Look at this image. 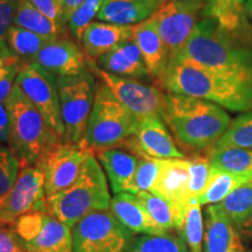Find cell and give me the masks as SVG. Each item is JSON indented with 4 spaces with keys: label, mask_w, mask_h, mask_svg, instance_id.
<instances>
[{
    "label": "cell",
    "mask_w": 252,
    "mask_h": 252,
    "mask_svg": "<svg viewBox=\"0 0 252 252\" xmlns=\"http://www.w3.org/2000/svg\"><path fill=\"white\" fill-rule=\"evenodd\" d=\"M204 4L206 2L165 0L153 14L157 30L169 56L179 52L190 37L202 19Z\"/></svg>",
    "instance_id": "4fadbf2b"
},
{
    "label": "cell",
    "mask_w": 252,
    "mask_h": 252,
    "mask_svg": "<svg viewBox=\"0 0 252 252\" xmlns=\"http://www.w3.org/2000/svg\"><path fill=\"white\" fill-rule=\"evenodd\" d=\"M189 160V196L197 200L202 194L214 171L209 160L204 158H193Z\"/></svg>",
    "instance_id": "74e56055"
},
{
    "label": "cell",
    "mask_w": 252,
    "mask_h": 252,
    "mask_svg": "<svg viewBox=\"0 0 252 252\" xmlns=\"http://www.w3.org/2000/svg\"><path fill=\"white\" fill-rule=\"evenodd\" d=\"M84 1H86V0H59L60 5H61V7L63 9V13H64L65 23L68 21V18L70 17L72 12Z\"/></svg>",
    "instance_id": "7bdbcfd3"
},
{
    "label": "cell",
    "mask_w": 252,
    "mask_h": 252,
    "mask_svg": "<svg viewBox=\"0 0 252 252\" xmlns=\"http://www.w3.org/2000/svg\"><path fill=\"white\" fill-rule=\"evenodd\" d=\"M71 235L72 252H124L134 237L109 209L83 217Z\"/></svg>",
    "instance_id": "ba28073f"
},
{
    "label": "cell",
    "mask_w": 252,
    "mask_h": 252,
    "mask_svg": "<svg viewBox=\"0 0 252 252\" xmlns=\"http://www.w3.org/2000/svg\"><path fill=\"white\" fill-rule=\"evenodd\" d=\"M15 252H28V251L25 250L23 247H20V245H19V248L17 249V251H15Z\"/></svg>",
    "instance_id": "7dc6e473"
},
{
    "label": "cell",
    "mask_w": 252,
    "mask_h": 252,
    "mask_svg": "<svg viewBox=\"0 0 252 252\" xmlns=\"http://www.w3.org/2000/svg\"><path fill=\"white\" fill-rule=\"evenodd\" d=\"M94 62L103 70L121 77L138 81L151 77L140 50L133 40L121 43Z\"/></svg>",
    "instance_id": "44dd1931"
},
{
    "label": "cell",
    "mask_w": 252,
    "mask_h": 252,
    "mask_svg": "<svg viewBox=\"0 0 252 252\" xmlns=\"http://www.w3.org/2000/svg\"><path fill=\"white\" fill-rule=\"evenodd\" d=\"M124 252H189V249L180 232L167 231L133 237Z\"/></svg>",
    "instance_id": "f546056e"
},
{
    "label": "cell",
    "mask_w": 252,
    "mask_h": 252,
    "mask_svg": "<svg viewBox=\"0 0 252 252\" xmlns=\"http://www.w3.org/2000/svg\"><path fill=\"white\" fill-rule=\"evenodd\" d=\"M151 193H154L172 203L186 207L191 202L189 196V160H163L156 184Z\"/></svg>",
    "instance_id": "d6986e66"
},
{
    "label": "cell",
    "mask_w": 252,
    "mask_h": 252,
    "mask_svg": "<svg viewBox=\"0 0 252 252\" xmlns=\"http://www.w3.org/2000/svg\"><path fill=\"white\" fill-rule=\"evenodd\" d=\"M9 138V117L6 103H0V145H7Z\"/></svg>",
    "instance_id": "b9f144b4"
},
{
    "label": "cell",
    "mask_w": 252,
    "mask_h": 252,
    "mask_svg": "<svg viewBox=\"0 0 252 252\" xmlns=\"http://www.w3.org/2000/svg\"><path fill=\"white\" fill-rule=\"evenodd\" d=\"M189 252H203L204 220L201 204L196 200L186 206L185 222L180 231Z\"/></svg>",
    "instance_id": "1f68e13d"
},
{
    "label": "cell",
    "mask_w": 252,
    "mask_h": 252,
    "mask_svg": "<svg viewBox=\"0 0 252 252\" xmlns=\"http://www.w3.org/2000/svg\"><path fill=\"white\" fill-rule=\"evenodd\" d=\"M9 117L8 146L21 167L42 168L50 154L63 141L17 86L6 102Z\"/></svg>",
    "instance_id": "277c9868"
},
{
    "label": "cell",
    "mask_w": 252,
    "mask_h": 252,
    "mask_svg": "<svg viewBox=\"0 0 252 252\" xmlns=\"http://www.w3.org/2000/svg\"><path fill=\"white\" fill-rule=\"evenodd\" d=\"M250 185H251V186H252V181H251V182H250Z\"/></svg>",
    "instance_id": "681fc988"
},
{
    "label": "cell",
    "mask_w": 252,
    "mask_h": 252,
    "mask_svg": "<svg viewBox=\"0 0 252 252\" xmlns=\"http://www.w3.org/2000/svg\"><path fill=\"white\" fill-rule=\"evenodd\" d=\"M138 124L139 119L105 84H97L82 147L94 152L122 146L134 133Z\"/></svg>",
    "instance_id": "8992f818"
},
{
    "label": "cell",
    "mask_w": 252,
    "mask_h": 252,
    "mask_svg": "<svg viewBox=\"0 0 252 252\" xmlns=\"http://www.w3.org/2000/svg\"><path fill=\"white\" fill-rule=\"evenodd\" d=\"M160 6L141 0H104L97 19L109 24L134 26L153 17Z\"/></svg>",
    "instance_id": "cb8c5ba5"
},
{
    "label": "cell",
    "mask_w": 252,
    "mask_h": 252,
    "mask_svg": "<svg viewBox=\"0 0 252 252\" xmlns=\"http://www.w3.org/2000/svg\"><path fill=\"white\" fill-rule=\"evenodd\" d=\"M130 152L149 159H186L161 116H150L139 121L134 133L122 145Z\"/></svg>",
    "instance_id": "5bb4252c"
},
{
    "label": "cell",
    "mask_w": 252,
    "mask_h": 252,
    "mask_svg": "<svg viewBox=\"0 0 252 252\" xmlns=\"http://www.w3.org/2000/svg\"><path fill=\"white\" fill-rule=\"evenodd\" d=\"M248 184H250L248 179L214 168L206 188L196 201L201 206L219 204L236 189Z\"/></svg>",
    "instance_id": "f1b7e54d"
},
{
    "label": "cell",
    "mask_w": 252,
    "mask_h": 252,
    "mask_svg": "<svg viewBox=\"0 0 252 252\" xmlns=\"http://www.w3.org/2000/svg\"><path fill=\"white\" fill-rule=\"evenodd\" d=\"M88 69L94 72V76L98 77L139 121L150 116L162 117L165 93L157 87L110 74L100 69L91 59L88 61Z\"/></svg>",
    "instance_id": "8fae6325"
},
{
    "label": "cell",
    "mask_w": 252,
    "mask_h": 252,
    "mask_svg": "<svg viewBox=\"0 0 252 252\" xmlns=\"http://www.w3.org/2000/svg\"><path fill=\"white\" fill-rule=\"evenodd\" d=\"M19 248L13 230L0 228V252H15Z\"/></svg>",
    "instance_id": "60d3db41"
},
{
    "label": "cell",
    "mask_w": 252,
    "mask_h": 252,
    "mask_svg": "<svg viewBox=\"0 0 252 252\" xmlns=\"http://www.w3.org/2000/svg\"><path fill=\"white\" fill-rule=\"evenodd\" d=\"M15 86L37 109L52 130L64 141V126L60 110L58 81L54 75L36 62L25 64L19 71Z\"/></svg>",
    "instance_id": "30bf717a"
},
{
    "label": "cell",
    "mask_w": 252,
    "mask_h": 252,
    "mask_svg": "<svg viewBox=\"0 0 252 252\" xmlns=\"http://www.w3.org/2000/svg\"><path fill=\"white\" fill-rule=\"evenodd\" d=\"M14 26L39 34L52 41L68 37V32L39 11L31 0H18Z\"/></svg>",
    "instance_id": "d4e9b609"
},
{
    "label": "cell",
    "mask_w": 252,
    "mask_h": 252,
    "mask_svg": "<svg viewBox=\"0 0 252 252\" xmlns=\"http://www.w3.org/2000/svg\"><path fill=\"white\" fill-rule=\"evenodd\" d=\"M133 37V26H122L94 21L89 25L82 36V49L88 58L96 61L100 56L109 53L110 50L123 42L132 40Z\"/></svg>",
    "instance_id": "7402d4cb"
},
{
    "label": "cell",
    "mask_w": 252,
    "mask_h": 252,
    "mask_svg": "<svg viewBox=\"0 0 252 252\" xmlns=\"http://www.w3.org/2000/svg\"><path fill=\"white\" fill-rule=\"evenodd\" d=\"M31 2L43 14L55 21L62 28L67 31V23H65L64 13L60 5L59 0H31ZM68 32V31H67Z\"/></svg>",
    "instance_id": "ab89813d"
},
{
    "label": "cell",
    "mask_w": 252,
    "mask_h": 252,
    "mask_svg": "<svg viewBox=\"0 0 252 252\" xmlns=\"http://www.w3.org/2000/svg\"><path fill=\"white\" fill-rule=\"evenodd\" d=\"M45 174L41 167L24 166L13 187L0 198V228L13 225L21 216L42 210Z\"/></svg>",
    "instance_id": "7c38bea8"
},
{
    "label": "cell",
    "mask_w": 252,
    "mask_h": 252,
    "mask_svg": "<svg viewBox=\"0 0 252 252\" xmlns=\"http://www.w3.org/2000/svg\"><path fill=\"white\" fill-rule=\"evenodd\" d=\"M245 13L252 20V0H244L243 2Z\"/></svg>",
    "instance_id": "ee69618b"
},
{
    "label": "cell",
    "mask_w": 252,
    "mask_h": 252,
    "mask_svg": "<svg viewBox=\"0 0 252 252\" xmlns=\"http://www.w3.org/2000/svg\"><path fill=\"white\" fill-rule=\"evenodd\" d=\"M207 159L213 168L252 181V150L241 147L210 149Z\"/></svg>",
    "instance_id": "83f0119b"
},
{
    "label": "cell",
    "mask_w": 252,
    "mask_h": 252,
    "mask_svg": "<svg viewBox=\"0 0 252 252\" xmlns=\"http://www.w3.org/2000/svg\"><path fill=\"white\" fill-rule=\"evenodd\" d=\"M18 243L28 252H72L71 228L43 212H31L14 223Z\"/></svg>",
    "instance_id": "9c48e42d"
},
{
    "label": "cell",
    "mask_w": 252,
    "mask_h": 252,
    "mask_svg": "<svg viewBox=\"0 0 252 252\" xmlns=\"http://www.w3.org/2000/svg\"><path fill=\"white\" fill-rule=\"evenodd\" d=\"M21 163L7 145H0V198L11 190L20 174Z\"/></svg>",
    "instance_id": "d590c367"
},
{
    "label": "cell",
    "mask_w": 252,
    "mask_h": 252,
    "mask_svg": "<svg viewBox=\"0 0 252 252\" xmlns=\"http://www.w3.org/2000/svg\"><path fill=\"white\" fill-rule=\"evenodd\" d=\"M132 40L137 43L140 50L150 76L161 82L166 74L169 53L159 35L152 17L134 25Z\"/></svg>",
    "instance_id": "ac0fdd59"
},
{
    "label": "cell",
    "mask_w": 252,
    "mask_h": 252,
    "mask_svg": "<svg viewBox=\"0 0 252 252\" xmlns=\"http://www.w3.org/2000/svg\"><path fill=\"white\" fill-rule=\"evenodd\" d=\"M163 160L140 158L138 160L133 181H132L131 193L137 194L139 191H151L156 184Z\"/></svg>",
    "instance_id": "8d00e7d4"
},
{
    "label": "cell",
    "mask_w": 252,
    "mask_h": 252,
    "mask_svg": "<svg viewBox=\"0 0 252 252\" xmlns=\"http://www.w3.org/2000/svg\"><path fill=\"white\" fill-rule=\"evenodd\" d=\"M20 59L13 54L7 42L0 41V103H6L15 86L19 71L24 67Z\"/></svg>",
    "instance_id": "836d02e7"
},
{
    "label": "cell",
    "mask_w": 252,
    "mask_h": 252,
    "mask_svg": "<svg viewBox=\"0 0 252 252\" xmlns=\"http://www.w3.org/2000/svg\"><path fill=\"white\" fill-rule=\"evenodd\" d=\"M89 58L74 40H52L40 50L34 60L40 67L58 77L70 76L87 70Z\"/></svg>",
    "instance_id": "2e32d148"
},
{
    "label": "cell",
    "mask_w": 252,
    "mask_h": 252,
    "mask_svg": "<svg viewBox=\"0 0 252 252\" xmlns=\"http://www.w3.org/2000/svg\"><path fill=\"white\" fill-rule=\"evenodd\" d=\"M141 1H146V2H154V4H160L161 5L165 0H141Z\"/></svg>",
    "instance_id": "bcb514c9"
},
{
    "label": "cell",
    "mask_w": 252,
    "mask_h": 252,
    "mask_svg": "<svg viewBox=\"0 0 252 252\" xmlns=\"http://www.w3.org/2000/svg\"><path fill=\"white\" fill-rule=\"evenodd\" d=\"M203 252H252L219 204H210L204 212Z\"/></svg>",
    "instance_id": "e0dca14e"
},
{
    "label": "cell",
    "mask_w": 252,
    "mask_h": 252,
    "mask_svg": "<svg viewBox=\"0 0 252 252\" xmlns=\"http://www.w3.org/2000/svg\"><path fill=\"white\" fill-rule=\"evenodd\" d=\"M18 0H0V41H5L11 28L14 26V17Z\"/></svg>",
    "instance_id": "f35d334b"
},
{
    "label": "cell",
    "mask_w": 252,
    "mask_h": 252,
    "mask_svg": "<svg viewBox=\"0 0 252 252\" xmlns=\"http://www.w3.org/2000/svg\"><path fill=\"white\" fill-rule=\"evenodd\" d=\"M109 210L125 228L133 234L158 235L167 232L153 222L137 194L130 191L115 194L110 202Z\"/></svg>",
    "instance_id": "ffe728a7"
},
{
    "label": "cell",
    "mask_w": 252,
    "mask_h": 252,
    "mask_svg": "<svg viewBox=\"0 0 252 252\" xmlns=\"http://www.w3.org/2000/svg\"><path fill=\"white\" fill-rule=\"evenodd\" d=\"M6 42L13 54L20 59L24 64H27L34 62L40 50L49 42V40L31 31L13 26L6 37Z\"/></svg>",
    "instance_id": "4dcf8cb0"
},
{
    "label": "cell",
    "mask_w": 252,
    "mask_h": 252,
    "mask_svg": "<svg viewBox=\"0 0 252 252\" xmlns=\"http://www.w3.org/2000/svg\"><path fill=\"white\" fill-rule=\"evenodd\" d=\"M110 202L108 179L91 151L77 180L61 193L46 197L42 210L72 229L89 214L108 210Z\"/></svg>",
    "instance_id": "5b68a950"
},
{
    "label": "cell",
    "mask_w": 252,
    "mask_h": 252,
    "mask_svg": "<svg viewBox=\"0 0 252 252\" xmlns=\"http://www.w3.org/2000/svg\"><path fill=\"white\" fill-rule=\"evenodd\" d=\"M181 1H188V2H212L214 0H181Z\"/></svg>",
    "instance_id": "f6af8a7d"
},
{
    "label": "cell",
    "mask_w": 252,
    "mask_h": 252,
    "mask_svg": "<svg viewBox=\"0 0 252 252\" xmlns=\"http://www.w3.org/2000/svg\"><path fill=\"white\" fill-rule=\"evenodd\" d=\"M103 2L104 0H86L68 18L67 31L75 42L81 43L84 32L97 18Z\"/></svg>",
    "instance_id": "e575fe53"
},
{
    "label": "cell",
    "mask_w": 252,
    "mask_h": 252,
    "mask_svg": "<svg viewBox=\"0 0 252 252\" xmlns=\"http://www.w3.org/2000/svg\"><path fill=\"white\" fill-rule=\"evenodd\" d=\"M64 141L82 146L96 94V76L89 69L70 76L58 77Z\"/></svg>",
    "instance_id": "52a82bcc"
},
{
    "label": "cell",
    "mask_w": 252,
    "mask_h": 252,
    "mask_svg": "<svg viewBox=\"0 0 252 252\" xmlns=\"http://www.w3.org/2000/svg\"><path fill=\"white\" fill-rule=\"evenodd\" d=\"M161 86L168 93L210 100L232 112L252 110L251 90L178 54L169 58Z\"/></svg>",
    "instance_id": "3957f363"
},
{
    "label": "cell",
    "mask_w": 252,
    "mask_h": 252,
    "mask_svg": "<svg viewBox=\"0 0 252 252\" xmlns=\"http://www.w3.org/2000/svg\"><path fill=\"white\" fill-rule=\"evenodd\" d=\"M234 1H236V2H241V4H243L244 0H234Z\"/></svg>",
    "instance_id": "c3c4849f"
},
{
    "label": "cell",
    "mask_w": 252,
    "mask_h": 252,
    "mask_svg": "<svg viewBox=\"0 0 252 252\" xmlns=\"http://www.w3.org/2000/svg\"><path fill=\"white\" fill-rule=\"evenodd\" d=\"M97 158L103 167L113 193L117 194L122 191L131 193L132 181L139 157L119 150L117 147H112V149L97 151Z\"/></svg>",
    "instance_id": "603a6c76"
},
{
    "label": "cell",
    "mask_w": 252,
    "mask_h": 252,
    "mask_svg": "<svg viewBox=\"0 0 252 252\" xmlns=\"http://www.w3.org/2000/svg\"><path fill=\"white\" fill-rule=\"evenodd\" d=\"M175 54L213 69L252 91V26L248 18L237 27L225 28L216 19L202 17Z\"/></svg>",
    "instance_id": "6da1fadb"
},
{
    "label": "cell",
    "mask_w": 252,
    "mask_h": 252,
    "mask_svg": "<svg viewBox=\"0 0 252 252\" xmlns=\"http://www.w3.org/2000/svg\"><path fill=\"white\" fill-rule=\"evenodd\" d=\"M162 119L180 145L193 152L212 149L231 123L219 104L173 93L163 96Z\"/></svg>",
    "instance_id": "7a4b0ae2"
},
{
    "label": "cell",
    "mask_w": 252,
    "mask_h": 252,
    "mask_svg": "<svg viewBox=\"0 0 252 252\" xmlns=\"http://www.w3.org/2000/svg\"><path fill=\"white\" fill-rule=\"evenodd\" d=\"M241 147L252 150V110L242 112L230 123L228 130L212 149Z\"/></svg>",
    "instance_id": "d6a6232c"
},
{
    "label": "cell",
    "mask_w": 252,
    "mask_h": 252,
    "mask_svg": "<svg viewBox=\"0 0 252 252\" xmlns=\"http://www.w3.org/2000/svg\"><path fill=\"white\" fill-rule=\"evenodd\" d=\"M137 196L151 219L160 229L163 231H180L185 222L186 207L172 203L171 201L151 191H139Z\"/></svg>",
    "instance_id": "484cf974"
},
{
    "label": "cell",
    "mask_w": 252,
    "mask_h": 252,
    "mask_svg": "<svg viewBox=\"0 0 252 252\" xmlns=\"http://www.w3.org/2000/svg\"><path fill=\"white\" fill-rule=\"evenodd\" d=\"M90 152L80 145L62 143L50 154L42 167L46 197L61 193L77 180Z\"/></svg>",
    "instance_id": "9a60e30c"
},
{
    "label": "cell",
    "mask_w": 252,
    "mask_h": 252,
    "mask_svg": "<svg viewBox=\"0 0 252 252\" xmlns=\"http://www.w3.org/2000/svg\"><path fill=\"white\" fill-rule=\"evenodd\" d=\"M242 237L252 241V186H242L219 203Z\"/></svg>",
    "instance_id": "4316f807"
}]
</instances>
